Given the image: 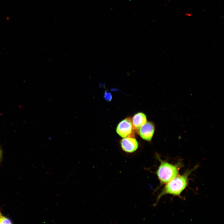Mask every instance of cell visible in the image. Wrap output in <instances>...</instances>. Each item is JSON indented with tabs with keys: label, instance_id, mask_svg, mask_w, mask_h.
<instances>
[{
	"label": "cell",
	"instance_id": "6",
	"mask_svg": "<svg viewBox=\"0 0 224 224\" xmlns=\"http://www.w3.org/2000/svg\"><path fill=\"white\" fill-rule=\"evenodd\" d=\"M131 121L134 129L138 130L141 126L146 122V116L142 113H138L133 116Z\"/></svg>",
	"mask_w": 224,
	"mask_h": 224
},
{
	"label": "cell",
	"instance_id": "4",
	"mask_svg": "<svg viewBox=\"0 0 224 224\" xmlns=\"http://www.w3.org/2000/svg\"><path fill=\"white\" fill-rule=\"evenodd\" d=\"M140 137L143 139L150 141L153 136L155 131L154 124L150 122H146L138 130Z\"/></svg>",
	"mask_w": 224,
	"mask_h": 224
},
{
	"label": "cell",
	"instance_id": "9",
	"mask_svg": "<svg viewBox=\"0 0 224 224\" xmlns=\"http://www.w3.org/2000/svg\"><path fill=\"white\" fill-rule=\"evenodd\" d=\"M3 152L1 147L0 146V163L2 158Z\"/></svg>",
	"mask_w": 224,
	"mask_h": 224
},
{
	"label": "cell",
	"instance_id": "2",
	"mask_svg": "<svg viewBox=\"0 0 224 224\" xmlns=\"http://www.w3.org/2000/svg\"><path fill=\"white\" fill-rule=\"evenodd\" d=\"M156 155L157 159L160 162L159 166L155 172L160 182L159 186L156 189V190L161 186L179 175V171L183 166V164L180 161L175 164L170 163L161 160L159 155Z\"/></svg>",
	"mask_w": 224,
	"mask_h": 224
},
{
	"label": "cell",
	"instance_id": "1",
	"mask_svg": "<svg viewBox=\"0 0 224 224\" xmlns=\"http://www.w3.org/2000/svg\"><path fill=\"white\" fill-rule=\"evenodd\" d=\"M198 167L196 166L193 169L187 170L182 175H179L166 183L157 196L153 206H156L161 198L166 195L170 194L181 198V194L188 185L189 176Z\"/></svg>",
	"mask_w": 224,
	"mask_h": 224
},
{
	"label": "cell",
	"instance_id": "8",
	"mask_svg": "<svg viewBox=\"0 0 224 224\" xmlns=\"http://www.w3.org/2000/svg\"><path fill=\"white\" fill-rule=\"evenodd\" d=\"M104 97L105 100L108 101H110L112 98V94L109 92L105 91L104 95Z\"/></svg>",
	"mask_w": 224,
	"mask_h": 224
},
{
	"label": "cell",
	"instance_id": "7",
	"mask_svg": "<svg viewBox=\"0 0 224 224\" xmlns=\"http://www.w3.org/2000/svg\"><path fill=\"white\" fill-rule=\"evenodd\" d=\"M12 223V221L9 218L3 215L0 210V224Z\"/></svg>",
	"mask_w": 224,
	"mask_h": 224
},
{
	"label": "cell",
	"instance_id": "5",
	"mask_svg": "<svg viewBox=\"0 0 224 224\" xmlns=\"http://www.w3.org/2000/svg\"><path fill=\"white\" fill-rule=\"evenodd\" d=\"M122 150L128 153H133L138 148V144L133 136L124 138L120 141Z\"/></svg>",
	"mask_w": 224,
	"mask_h": 224
},
{
	"label": "cell",
	"instance_id": "3",
	"mask_svg": "<svg viewBox=\"0 0 224 224\" xmlns=\"http://www.w3.org/2000/svg\"><path fill=\"white\" fill-rule=\"evenodd\" d=\"M134 129L131 120L130 118H127L121 121L117 126L116 131L121 137H126L133 136Z\"/></svg>",
	"mask_w": 224,
	"mask_h": 224
}]
</instances>
